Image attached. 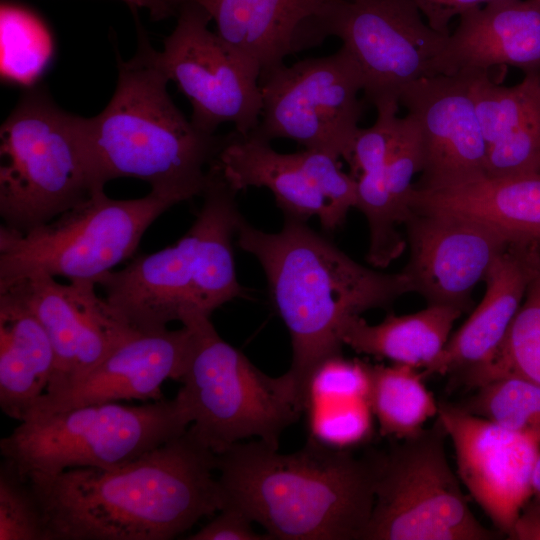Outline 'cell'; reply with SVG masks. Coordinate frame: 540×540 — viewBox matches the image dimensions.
Wrapping results in <instances>:
<instances>
[{"label":"cell","instance_id":"cell-33","mask_svg":"<svg viewBox=\"0 0 540 540\" xmlns=\"http://www.w3.org/2000/svg\"><path fill=\"white\" fill-rule=\"evenodd\" d=\"M308 177L327 202L331 231L339 228L348 212L356 208V179L343 172L339 159L326 153L305 149L296 152Z\"/></svg>","mask_w":540,"mask_h":540},{"label":"cell","instance_id":"cell-18","mask_svg":"<svg viewBox=\"0 0 540 540\" xmlns=\"http://www.w3.org/2000/svg\"><path fill=\"white\" fill-rule=\"evenodd\" d=\"M339 0H169L178 13L184 3L203 8L216 33L259 77L286 57L321 45L332 36Z\"/></svg>","mask_w":540,"mask_h":540},{"label":"cell","instance_id":"cell-25","mask_svg":"<svg viewBox=\"0 0 540 540\" xmlns=\"http://www.w3.org/2000/svg\"><path fill=\"white\" fill-rule=\"evenodd\" d=\"M215 162L236 192L249 187L267 188L287 217L302 221L318 217L322 227L331 231L329 206L308 177L297 153H279L268 141L243 137L234 131Z\"/></svg>","mask_w":540,"mask_h":540},{"label":"cell","instance_id":"cell-38","mask_svg":"<svg viewBox=\"0 0 540 540\" xmlns=\"http://www.w3.org/2000/svg\"><path fill=\"white\" fill-rule=\"evenodd\" d=\"M533 496L540 501V453L535 462L532 476Z\"/></svg>","mask_w":540,"mask_h":540},{"label":"cell","instance_id":"cell-27","mask_svg":"<svg viewBox=\"0 0 540 540\" xmlns=\"http://www.w3.org/2000/svg\"><path fill=\"white\" fill-rule=\"evenodd\" d=\"M365 365L368 402L382 435L399 440L411 437L437 416L439 403L417 368L396 363Z\"/></svg>","mask_w":540,"mask_h":540},{"label":"cell","instance_id":"cell-19","mask_svg":"<svg viewBox=\"0 0 540 540\" xmlns=\"http://www.w3.org/2000/svg\"><path fill=\"white\" fill-rule=\"evenodd\" d=\"M193 347L194 334L186 325L139 330L70 389L42 396L27 416L122 400H160L165 381H181Z\"/></svg>","mask_w":540,"mask_h":540},{"label":"cell","instance_id":"cell-37","mask_svg":"<svg viewBox=\"0 0 540 540\" xmlns=\"http://www.w3.org/2000/svg\"><path fill=\"white\" fill-rule=\"evenodd\" d=\"M128 4L131 9H147L153 20H163L169 17H176L177 11L169 0H121Z\"/></svg>","mask_w":540,"mask_h":540},{"label":"cell","instance_id":"cell-31","mask_svg":"<svg viewBox=\"0 0 540 540\" xmlns=\"http://www.w3.org/2000/svg\"><path fill=\"white\" fill-rule=\"evenodd\" d=\"M0 540H45L38 498L28 480L4 459L0 465Z\"/></svg>","mask_w":540,"mask_h":540},{"label":"cell","instance_id":"cell-3","mask_svg":"<svg viewBox=\"0 0 540 540\" xmlns=\"http://www.w3.org/2000/svg\"><path fill=\"white\" fill-rule=\"evenodd\" d=\"M236 235L239 247L262 266L275 308L289 331L292 364L287 373L304 405L313 371L341 355L343 323L413 292L402 271L366 267L296 218L287 217L277 233L259 230L242 218Z\"/></svg>","mask_w":540,"mask_h":540},{"label":"cell","instance_id":"cell-1","mask_svg":"<svg viewBox=\"0 0 540 540\" xmlns=\"http://www.w3.org/2000/svg\"><path fill=\"white\" fill-rule=\"evenodd\" d=\"M216 463L187 429L118 468H71L27 480L45 540H169L223 508Z\"/></svg>","mask_w":540,"mask_h":540},{"label":"cell","instance_id":"cell-15","mask_svg":"<svg viewBox=\"0 0 540 540\" xmlns=\"http://www.w3.org/2000/svg\"><path fill=\"white\" fill-rule=\"evenodd\" d=\"M438 416L453 443L460 480L496 529L508 536L533 496L540 436L507 430L457 404L439 403Z\"/></svg>","mask_w":540,"mask_h":540},{"label":"cell","instance_id":"cell-2","mask_svg":"<svg viewBox=\"0 0 540 540\" xmlns=\"http://www.w3.org/2000/svg\"><path fill=\"white\" fill-rule=\"evenodd\" d=\"M216 470L224 506L270 539H362L374 506L376 452L359 458L312 438L289 454L261 440L239 442L217 455Z\"/></svg>","mask_w":540,"mask_h":540},{"label":"cell","instance_id":"cell-17","mask_svg":"<svg viewBox=\"0 0 540 540\" xmlns=\"http://www.w3.org/2000/svg\"><path fill=\"white\" fill-rule=\"evenodd\" d=\"M473 75L425 76L403 91L399 104L416 121L423 150L414 187L441 188L486 175L487 146L471 95Z\"/></svg>","mask_w":540,"mask_h":540},{"label":"cell","instance_id":"cell-34","mask_svg":"<svg viewBox=\"0 0 540 540\" xmlns=\"http://www.w3.org/2000/svg\"><path fill=\"white\" fill-rule=\"evenodd\" d=\"M252 520L236 507L226 505L218 514L194 534L190 540H268L264 533L256 532Z\"/></svg>","mask_w":540,"mask_h":540},{"label":"cell","instance_id":"cell-8","mask_svg":"<svg viewBox=\"0 0 540 540\" xmlns=\"http://www.w3.org/2000/svg\"><path fill=\"white\" fill-rule=\"evenodd\" d=\"M191 418L176 394L139 406L117 402L30 414L0 441V453L28 479L71 468L114 469L182 435Z\"/></svg>","mask_w":540,"mask_h":540},{"label":"cell","instance_id":"cell-5","mask_svg":"<svg viewBox=\"0 0 540 540\" xmlns=\"http://www.w3.org/2000/svg\"><path fill=\"white\" fill-rule=\"evenodd\" d=\"M236 193L214 160L202 206L188 231L173 245L137 256L99 279L106 300L134 328L158 330L191 315L210 317L244 294L232 247L242 220Z\"/></svg>","mask_w":540,"mask_h":540},{"label":"cell","instance_id":"cell-11","mask_svg":"<svg viewBox=\"0 0 540 540\" xmlns=\"http://www.w3.org/2000/svg\"><path fill=\"white\" fill-rule=\"evenodd\" d=\"M262 111L248 136L293 140L349 163L363 104L361 69L344 45L324 57L285 64L259 77Z\"/></svg>","mask_w":540,"mask_h":540},{"label":"cell","instance_id":"cell-14","mask_svg":"<svg viewBox=\"0 0 540 540\" xmlns=\"http://www.w3.org/2000/svg\"><path fill=\"white\" fill-rule=\"evenodd\" d=\"M96 285L90 280L62 284L49 275H31L0 289L19 296L50 338L55 369L45 397L70 389L139 331L97 294Z\"/></svg>","mask_w":540,"mask_h":540},{"label":"cell","instance_id":"cell-28","mask_svg":"<svg viewBox=\"0 0 540 540\" xmlns=\"http://www.w3.org/2000/svg\"><path fill=\"white\" fill-rule=\"evenodd\" d=\"M518 375L540 383V262L522 304L493 358L458 385L475 389L497 377Z\"/></svg>","mask_w":540,"mask_h":540},{"label":"cell","instance_id":"cell-6","mask_svg":"<svg viewBox=\"0 0 540 540\" xmlns=\"http://www.w3.org/2000/svg\"><path fill=\"white\" fill-rule=\"evenodd\" d=\"M99 190L86 117L59 107L44 86L26 90L0 128L1 226L32 229Z\"/></svg>","mask_w":540,"mask_h":540},{"label":"cell","instance_id":"cell-9","mask_svg":"<svg viewBox=\"0 0 540 540\" xmlns=\"http://www.w3.org/2000/svg\"><path fill=\"white\" fill-rule=\"evenodd\" d=\"M176 203L154 191L113 199L104 190L53 220L20 232L0 227V289L31 275L96 284L130 258L148 227Z\"/></svg>","mask_w":540,"mask_h":540},{"label":"cell","instance_id":"cell-32","mask_svg":"<svg viewBox=\"0 0 540 540\" xmlns=\"http://www.w3.org/2000/svg\"><path fill=\"white\" fill-rule=\"evenodd\" d=\"M423 167V150L419 127L408 114L399 117L397 132L384 166L387 189L404 224L412 215L409 196L413 177Z\"/></svg>","mask_w":540,"mask_h":540},{"label":"cell","instance_id":"cell-21","mask_svg":"<svg viewBox=\"0 0 540 540\" xmlns=\"http://www.w3.org/2000/svg\"><path fill=\"white\" fill-rule=\"evenodd\" d=\"M509 65L540 70V0H491L467 10L433 65V75Z\"/></svg>","mask_w":540,"mask_h":540},{"label":"cell","instance_id":"cell-12","mask_svg":"<svg viewBox=\"0 0 540 540\" xmlns=\"http://www.w3.org/2000/svg\"><path fill=\"white\" fill-rule=\"evenodd\" d=\"M332 36L356 59L365 100L377 113L398 112L403 91L433 75L448 37L423 20L412 0H339Z\"/></svg>","mask_w":540,"mask_h":540},{"label":"cell","instance_id":"cell-4","mask_svg":"<svg viewBox=\"0 0 540 540\" xmlns=\"http://www.w3.org/2000/svg\"><path fill=\"white\" fill-rule=\"evenodd\" d=\"M137 49L123 60L118 51L117 81L105 108L86 117L89 154L98 183L132 177L174 201L201 196L209 165L229 134H208L187 119L171 99L170 81L159 51L138 23Z\"/></svg>","mask_w":540,"mask_h":540},{"label":"cell","instance_id":"cell-24","mask_svg":"<svg viewBox=\"0 0 540 540\" xmlns=\"http://www.w3.org/2000/svg\"><path fill=\"white\" fill-rule=\"evenodd\" d=\"M55 369L50 338L27 304L0 291V407L23 421L46 393Z\"/></svg>","mask_w":540,"mask_h":540},{"label":"cell","instance_id":"cell-10","mask_svg":"<svg viewBox=\"0 0 540 540\" xmlns=\"http://www.w3.org/2000/svg\"><path fill=\"white\" fill-rule=\"evenodd\" d=\"M440 417L376 453L375 501L362 540H491L468 506L445 452Z\"/></svg>","mask_w":540,"mask_h":540},{"label":"cell","instance_id":"cell-16","mask_svg":"<svg viewBox=\"0 0 540 540\" xmlns=\"http://www.w3.org/2000/svg\"><path fill=\"white\" fill-rule=\"evenodd\" d=\"M404 223L409 259L402 270L427 305L466 312L472 292L512 244L474 218L440 211H412Z\"/></svg>","mask_w":540,"mask_h":540},{"label":"cell","instance_id":"cell-30","mask_svg":"<svg viewBox=\"0 0 540 540\" xmlns=\"http://www.w3.org/2000/svg\"><path fill=\"white\" fill-rule=\"evenodd\" d=\"M460 404L469 414L510 431L540 436V383L506 375L489 380Z\"/></svg>","mask_w":540,"mask_h":540},{"label":"cell","instance_id":"cell-26","mask_svg":"<svg viewBox=\"0 0 540 540\" xmlns=\"http://www.w3.org/2000/svg\"><path fill=\"white\" fill-rule=\"evenodd\" d=\"M462 313L450 306L427 305L412 314L389 313L375 325L355 315L343 323L340 337L358 353L425 370L444 349Z\"/></svg>","mask_w":540,"mask_h":540},{"label":"cell","instance_id":"cell-13","mask_svg":"<svg viewBox=\"0 0 540 540\" xmlns=\"http://www.w3.org/2000/svg\"><path fill=\"white\" fill-rule=\"evenodd\" d=\"M173 31L159 51L162 69L188 98L192 123L208 134L231 122L243 137L258 126L262 111L259 79L208 24L209 14L182 4Z\"/></svg>","mask_w":540,"mask_h":540},{"label":"cell","instance_id":"cell-23","mask_svg":"<svg viewBox=\"0 0 540 540\" xmlns=\"http://www.w3.org/2000/svg\"><path fill=\"white\" fill-rule=\"evenodd\" d=\"M408 203L411 211H440L474 218L512 244L540 246V172L484 175L433 189L413 186Z\"/></svg>","mask_w":540,"mask_h":540},{"label":"cell","instance_id":"cell-35","mask_svg":"<svg viewBox=\"0 0 540 540\" xmlns=\"http://www.w3.org/2000/svg\"><path fill=\"white\" fill-rule=\"evenodd\" d=\"M431 28L449 36V23L469 9L482 6L491 0H412Z\"/></svg>","mask_w":540,"mask_h":540},{"label":"cell","instance_id":"cell-29","mask_svg":"<svg viewBox=\"0 0 540 540\" xmlns=\"http://www.w3.org/2000/svg\"><path fill=\"white\" fill-rule=\"evenodd\" d=\"M304 412L310 438L336 449H350L365 441L372 430L368 396L350 390L310 391Z\"/></svg>","mask_w":540,"mask_h":540},{"label":"cell","instance_id":"cell-7","mask_svg":"<svg viewBox=\"0 0 540 540\" xmlns=\"http://www.w3.org/2000/svg\"><path fill=\"white\" fill-rule=\"evenodd\" d=\"M193 352L177 395L190 433L216 455L251 437L278 448L283 431L304 413V400L286 372L270 377L223 340L210 317L191 315Z\"/></svg>","mask_w":540,"mask_h":540},{"label":"cell","instance_id":"cell-20","mask_svg":"<svg viewBox=\"0 0 540 540\" xmlns=\"http://www.w3.org/2000/svg\"><path fill=\"white\" fill-rule=\"evenodd\" d=\"M540 262V246L510 244L484 278L485 292L469 318L422 373L451 375L457 383L485 366L502 344Z\"/></svg>","mask_w":540,"mask_h":540},{"label":"cell","instance_id":"cell-36","mask_svg":"<svg viewBox=\"0 0 540 540\" xmlns=\"http://www.w3.org/2000/svg\"><path fill=\"white\" fill-rule=\"evenodd\" d=\"M512 540H540V501L528 500L518 514L510 533Z\"/></svg>","mask_w":540,"mask_h":540},{"label":"cell","instance_id":"cell-22","mask_svg":"<svg viewBox=\"0 0 540 540\" xmlns=\"http://www.w3.org/2000/svg\"><path fill=\"white\" fill-rule=\"evenodd\" d=\"M471 95L487 146L486 175L540 172V70L513 86L474 72Z\"/></svg>","mask_w":540,"mask_h":540}]
</instances>
